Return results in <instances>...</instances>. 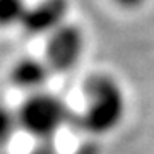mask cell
Returning a JSON list of instances; mask_svg holds the SVG:
<instances>
[{
  "label": "cell",
  "mask_w": 154,
  "mask_h": 154,
  "mask_svg": "<svg viewBox=\"0 0 154 154\" xmlns=\"http://www.w3.org/2000/svg\"><path fill=\"white\" fill-rule=\"evenodd\" d=\"M127 96L122 84L106 74H98L84 86V108L81 125L86 132L106 135L116 130L125 120Z\"/></svg>",
  "instance_id": "obj_1"
},
{
  "label": "cell",
  "mask_w": 154,
  "mask_h": 154,
  "mask_svg": "<svg viewBox=\"0 0 154 154\" xmlns=\"http://www.w3.org/2000/svg\"><path fill=\"white\" fill-rule=\"evenodd\" d=\"M50 75H51V69L48 67V63L34 57H26L17 60L11 70L12 84L19 89L29 91L31 94L43 91Z\"/></svg>",
  "instance_id": "obj_5"
},
{
  "label": "cell",
  "mask_w": 154,
  "mask_h": 154,
  "mask_svg": "<svg viewBox=\"0 0 154 154\" xmlns=\"http://www.w3.org/2000/svg\"><path fill=\"white\" fill-rule=\"evenodd\" d=\"M17 128H19L17 111H14L7 105H0V147L11 142Z\"/></svg>",
  "instance_id": "obj_7"
},
{
  "label": "cell",
  "mask_w": 154,
  "mask_h": 154,
  "mask_svg": "<svg viewBox=\"0 0 154 154\" xmlns=\"http://www.w3.org/2000/svg\"><path fill=\"white\" fill-rule=\"evenodd\" d=\"M111 2L123 11H135V9H140L147 0H111Z\"/></svg>",
  "instance_id": "obj_8"
},
{
  "label": "cell",
  "mask_w": 154,
  "mask_h": 154,
  "mask_svg": "<svg viewBox=\"0 0 154 154\" xmlns=\"http://www.w3.org/2000/svg\"><path fill=\"white\" fill-rule=\"evenodd\" d=\"M28 7V0H0V28H21Z\"/></svg>",
  "instance_id": "obj_6"
},
{
  "label": "cell",
  "mask_w": 154,
  "mask_h": 154,
  "mask_svg": "<svg viewBox=\"0 0 154 154\" xmlns=\"http://www.w3.org/2000/svg\"><path fill=\"white\" fill-rule=\"evenodd\" d=\"M70 108L57 94L39 91L29 94L17 110L19 128L36 139L55 137L69 123Z\"/></svg>",
  "instance_id": "obj_2"
},
{
  "label": "cell",
  "mask_w": 154,
  "mask_h": 154,
  "mask_svg": "<svg viewBox=\"0 0 154 154\" xmlns=\"http://www.w3.org/2000/svg\"><path fill=\"white\" fill-rule=\"evenodd\" d=\"M67 14L69 0H39L38 4H29L21 28L31 34L48 36L55 29L69 22Z\"/></svg>",
  "instance_id": "obj_4"
},
{
  "label": "cell",
  "mask_w": 154,
  "mask_h": 154,
  "mask_svg": "<svg viewBox=\"0 0 154 154\" xmlns=\"http://www.w3.org/2000/svg\"><path fill=\"white\" fill-rule=\"evenodd\" d=\"M84 46L86 38L82 29L72 22H65L63 26L48 34L45 62L48 63L51 72L72 70L81 60Z\"/></svg>",
  "instance_id": "obj_3"
}]
</instances>
